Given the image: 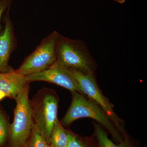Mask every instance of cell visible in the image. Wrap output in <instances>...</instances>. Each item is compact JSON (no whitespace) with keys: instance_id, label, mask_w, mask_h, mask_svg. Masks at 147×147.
I'll return each instance as SVG.
<instances>
[{"instance_id":"obj_1","label":"cell","mask_w":147,"mask_h":147,"mask_svg":"<svg viewBox=\"0 0 147 147\" xmlns=\"http://www.w3.org/2000/svg\"><path fill=\"white\" fill-rule=\"evenodd\" d=\"M72 93L71 105L62 120V123L64 125H69L78 119L90 118L95 120L105 127L117 142L120 143L123 141L115 125L96 102L86 99L79 92Z\"/></svg>"},{"instance_id":"obj_2","label":"cell","mask_w":147,"mask_h":147,"mask_svg":"<svg viewBox=\"0 0 147 147\" xmlns=\"http://www.w3.org/2000/svg\"><path fill=\"white\" fill-rule=\"evenodd\" d=\"M53 91L43 88L30 101L34 123L50 145L51 134L58 119V99Z\"/></svg>"},{"instance_id":"obj_3","label":"cell","mask_w":147,"mask_h":147,"mask_svg":"<svg viewBox=\"0 0 147 147\" xmlns=\"http://www.w3.org/2000/svg\"><path fill=\"white\" fill-rule=\"evenodd\" d=\"M57 61L69 69L84 73L93 72L95 61L86 45L81 40H73L60 35L57 44Z\"/></svg>"},{"instance_id":"obj_4","label":"cell","mask_w":147,"mask_h":147,"mask_svg":"<svg viewBox=\"0 0 147 147\" xmlns=\"http://www.w3.org/2000/svg\"><path fill=\"white\" fill-rule=\"evenodd\" d=\"M28 94H20L15 98L14 118L9 131L10 147H25L31 134L34 121Z\"/></svg>"},{"instance_id":"obj_5","label":"cell","mask_w":147,"mask_h":147,"mask_svg":"<svg viewBox=\"0 0 147 147\" xmlns=\"http://www.w3.org/2000/svg\"><path fill=\"white\" fill-rule=\"evenodd\" d=\"M60 34L54 31L44 38L16 71L24 76L42 71L57 60V44Z\"/></svg>"},{"instance_id":"obj_6","label":"cell","mask_w":147,"mask_h":147,"mask_svg":"<svg viewBox=\"0 0 147 147\" xmlns=\"http://www.w3.org/2000/svg\"><path fill=\"white\" fill-rule=\"evenodd\" d=\"M79 85L82 94L86 95L104 110L124 139L127 138L123 121L114 113V106L101 93L98 86L93 72L84 73L73 69H69Z\"/></svg>"},{"instance_id":"obj_7","label":"cell","mask_w":147,"mask_h":147,"mask_svg":"<svg viewBox=\"0 0 147 147\" xmlns=\"http://www.w3.org/2000/svg\"><path fill=\"white\" fill-rule=\"evenodd\" d=\"M29 82L42 81L60 86L73 92L82 94L79 85L69 69L58 61L42 71L26 76Z\"/></svg>"},{"instance_id":"obj_8","label":"cell","mask_w":147,"mask_h":147,"mask_svg":"<svg viewBox=\"0 0 147 147\" xmlns=\"http://www.w3.org/2000/svg\"><path fill=\"white\" fill-rule=\"evenodd\" d=\"M29 83L26 76L16 70L0 73V90L9 97L15 99L20 94H28Z\"/></svg>"},{"instance_id":"obj_9","label":"cell","mask_w":147,"mask_h":147,"mask_svg":"<svg viewBox=\"0 0 147 147\" xmlns=\"http://www.w3.org/2000/svg\"><path fill=\"white\" fill-rule=\"evenodd\" d=\"M9 13L5 18L3 30L0 34V71L5 72L8 69V61L14 43L13 28Z\"/></svg>"},{"instance_id":"obj_10","label":"cell","mask_w":147,"mask_h":147,"mask_svg":"<svg viewBox=\"0 0 147 147\" xmlns=\"http://www.w3.org/2000/svg\"><path fill=\"white\" fill-rule=\"evenodd\" d=\"M67 132L57 119L51 134L50 145L53 147H67Z\"/></svg>"},{"instance_id":"obj_11","label":"cell","mask_w":147,"mask_h":147,"mask_svg":"<svg viewBox=\"0 0 147 147\" xmlns=\"http://www.w3.org/2000/svg\"><path fill=\"white\" fill-rule=\"evenodd\" d=\"M95 131L100 147H132L128 139H124L119 144L117 145L109 139L106 132L99 125L95 124Z\"/></svg>"},{"instance_id":"obj_12","label":"cell","mask_w":147,"mask_h":147,"mask_svg":"<svg viewBox=\"0 0 147 147\" xmlns=\"http://www.w3.org/2000/svg\"><path fill=\"white\" fill-rule=\"evenodd\" d=\"M47 141L34 123L30 138L24 147H49Z\"/></svg>"},{"instance_id":"obj_13","label":"cell","mask_w":147,"mask_h":147,"mask_svg":"<svg viewBox=\"0 0 147 147\" xmlns=\"http://www.w3.org/2000/svg\"><path fill=\"white\" fill-rule=\"evenodd\" d=\"M9 127L5 118L1 114L0 116V147L4 144L9 136Z\"/></svg>"},{"instance_id":"obj_14","label":"cell","mask_w":147,"mask_h":147,"mask_svg":"<svg viewBox=\"0 0 147 147\" xmlns=\"http://www.w3.org/2000/svg\"><path fill=\"white\" fill-rule=\"evenodd\" d=\"M68 142L67 147H86L82 142L73 134L67 132Z\"/></svg>"},{"instance_id":"obj_15","label":"cell","mask_w":147,"mask_h":147,"mask_svg":"<svg viewBox=\"0 0 147 147\" xmlns=\"http://www.w3.org/2000/svg\"><path fill=\"white\" fill-rule=\"evenodd\" d=\"M11 0H0V23L3 12L10 6Z\"/></svg>"},{"instance_id":"obj_16","label":"cell","mask_w":147,"mask_h":147,"mask_svg":"<svg viewBox=\"0 0 147 147\" xmlns=\"http://www.w3.org/2000/svg\"><path fill=\"white\" fill-rule=\"evenodd\" d=\"M6 96L7 95L5 93L0 90V101Z\"/></svg>"},{"instance_id":"obj_17","label":"cell","mask_w":147,"mask_h":147,"mask_svg":"<svg viewBox=\"0 0 147 147\" xmlns=\"http://www.w3.org/2000/svg\"><path fill=\"white\" fill-rule=\"evenodd\" d=\"M113 1H115L116 2L119 3L123 4L125 2L126 0H113Z\"/></svg>"},{"instance_id":"obj_18","label":"cell","mask_w":147,"mask_h":147,"mask_svg":"<svg viewBox=\"0 0 147 147\" xmlns=\"http://www.w3.org/2000/svg\"><path fill=\"white\" fill-rule=\"evenodd\" d=\"M49 147H53V146H52V145H49Z\"/></svg>"},{"instance_id":"obj_19","label":"cell","mask_w":147,"mask_h":147,"mask_svg":"<svg viewBox=\"0 0 147 147\" xmlns=\"http://www.w3.org/2000/svg\"><path fill=\"white\" fill-rule=\"evenodd\" d=\"M1 111H0V116H1Z\"/></svg>"}]
</instances>
